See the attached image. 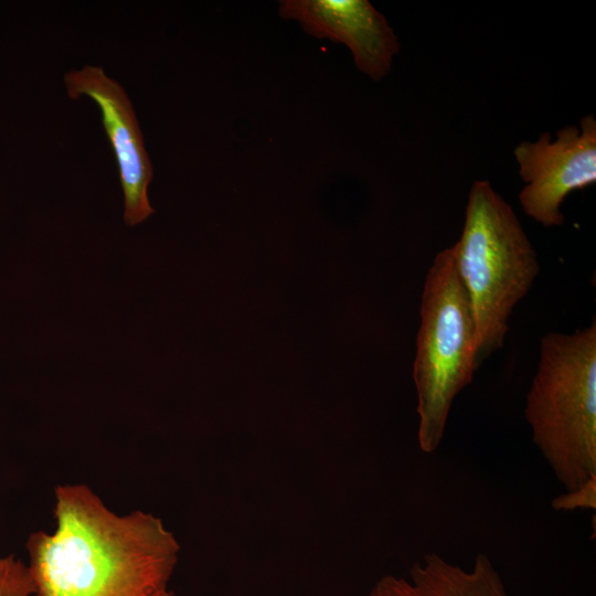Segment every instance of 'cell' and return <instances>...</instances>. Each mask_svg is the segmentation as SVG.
<instances>
[{
  "instance_id": "11",
  "label": "cell",
  "mask_w": 596,
  "mask_h": 596,
  "mask_svg": "<svg viewBox=\"0 0 596 596\" xmlns=\"http://www.w3.org/2000/svg\"><path fill=\"white\" fill-rule=\"evenodd\" d=\"M369 596H416L409 581L385 575L376 582Z\"/></svg>"
},
{
  "instance_id": "7",
  "label": "cell",
  "mask_w": 596,
  "mask_h": 596,
  "mask_svg": "<svg viewBox=\"0 0 596 596\" xmlns=\"http://www.w3.org/2000/svg\"><path fill=\"white\" fill-rule=\"evenodd\" d=\"M279 14L317 39L345 44L359 71L385 77L400 43L385 17L366 0H281Z\"/></svg>"
},
{
  "instance_id": "6",
  "label": "cell",
  "mask_w": 596,
  "mask_h": 596,
  "mask_svg": "<svg viewBox=\"0 0 596 596\" xmlns=\"http://www.w3.org/2000/svg\"><path fill=\"white\" fill-rule=\"evenodd\" d=\"M64 85L71 99L86 96L98 106L118 167L124 221L128 226L141 223L155 213L148 199L153 170L129 96L100 66L84 65L67 72Z\"/></svg>"
},
{
  "instance_id": "4",
  "label": "cell",
  "mask_w": 596,
  "mask_h": 596,
  "mask_svg": "<svg viewBox=\"0 0 596 596\" xmlns=\"http://www.w3.org/2000/svg\"><path fill=\"white\" fill-rule=\"evenodd\" d=\"M478 368L473 316L450 246L436 255L422 294L413 379L424 453L439 446L453 402Z\"/></svg>"
},
{
  "instance_id": "5",
  "label": "cell",
  "mask_w": 596,
  "mask_h": 596,
  "mask_svg": "<svg viewBox=\"0 0 596 596\" xmlns=\"http://www.w3.org/2000/svg\"><path fill=\"white\" fill-rule=\"evenodd\" d=\"M514 157L526 183L519 194L524 213L545 227L561 226L566 196L596 182V119L586 115L554 140L543 132L536 141H522Z\"/></svg>"
},
{
  "instance_id": "8",
  "label": "cell",
  "mask_w": 596,
  "mask_h": 596,
  "mask_svg": "<svg viewBox=\"0 0 596 596\" xmlns=\"http://www.w3.org/2000/svg\"><path fill=\"white\" fill-rule=\"evenodd\" d=\"M411 584L416 596H508L488 555L479 553L467 571L436 553L413 564Z\"/></svg>"
},
{
  "instance_id": "3",
  "label": "cell",
  "mask_w": 596,
  "mask_h": 596,
  "mask_svg": "<svg viewBox=\"0 0 596 596\" xmlns=\"http://www.w3.org/2000/svg\"><path fill=\"white\" fill-rule=\"evenodd\" d=\"M451 247L473 316L480 365L503 345L509 318L540 264L515 212L485 180L470 188L462 233Z\"/></svg>"
},
{
  "instance_id": "2",
  "label": "cell",
  "mask_w": 596,
  "mask_h": 596,
  "mask_svg": "<svg viewBox=\"0 0 596 596\" xmlns=\"http://www.w3.org/2000/svg\"><path fill=\"white\" fill-rule=\"evenodd\" d=\"M524 414L565 491L596 477L595 321L573 333L542 337Z\"/></svg>"
},
{
  "instance_id": "9",
  "label": "cell",
  "mask_w": 596,
  "mask_h": 596,
  "mask_svg": "<svg viewBox=\"0 0 596 596\" xmlns=\"http://www.w3.org/2000/svg\"><path fill=\"white\" fill-rule=\"evenodd\" d=\"M0 596H33L26 563L13 554L0 553Z\"/></svg>"
},
{
  "instance_id": "1",
  "label": "cell",
  "mask_w": 596,
  "mask_h": 596,
  "mask_svg": "<svg viewBox=\"0 0 596 596\" xmlns=\"http://www.w3.org/2000/svg\"><path fill=\"white\" fill-rule=\"evenodd\" d=\"M52 532L26 540L33 596H172L180 545L161 519L117 514L85 483L54 490Z\"/></svg>"
},
{
  "instance_id": "10",
  "label": "cell",
  "mask_w": 596,
  "mask_h": 596,
  "mask_svg": "<svg viewBox=\"0 0 596 596\" xmlns=\"http://www.w3.org/2000/svg\"><path fill=\"white\" fill-rule=\"evenodd\" d=\"M557 511H572L575 509L595 510L596 507V477L590 478L578 488L565 491L552 501Z\"/></svg>"
}]
</instances>
